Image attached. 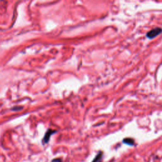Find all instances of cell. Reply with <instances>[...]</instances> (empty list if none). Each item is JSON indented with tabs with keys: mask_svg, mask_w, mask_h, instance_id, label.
<instances>
[{
	"mask_svg": "<svg viewBox=\"0 0 162 162\" xmlns=\"http://www.w3.org/2000/svg\"><path fill=\"white\" fill-rule=\"evenodd\" d=\"M162 33V29L160 27H156L155 29H153L149 32L146 33V37L149 39V40H152V39L155 38L159 36L160 34Z\"/></svg>",
	"mask_w": 162,
	"mask_h": 162,
	"instance_id": "obj_1",
	"label": "cell"
},
{
	"mask_svg": "<svg viewBox=\"0 0 162 162\" xmlns=\"http://www.w3.org/2000/svg\"><path fill=\"white\" fill-rule=\"evenodd\" d=\"M122 143L128 145V146H134V144H135L134 139L133 138H131V137L124 138V139H123Z\"/></svg>",
	"mask_w": 162,
	"mask_h": 162,
	"instance_id": "obj_3",
	"label": "cell"
},
{
	"mask_svg": "<svg viewBox=\"0 0 162 162\" xmlns=\"http://www.w3.org/2000/svg\"><path fill=\"white\" fill-rule=\"evenodd\" d=\"M52 162H62V161H61V159L60 158H55V159H53Z\"/></svg>",
	"mask_w": 162,
	"mask_h": 162,
	"instance_id": "obj_4",
	"label": "cell"
},
{
	"mask_svg": "<svg viewBox=\"0 0 162 162\" xmlns=\"http://www.w3.org/2000/svg\"><path fill=\"white\" fill-rule=\"evenodd\" d=\"M99 162H102V161H99Z\"/></svg>",
	"mask_w": 162,
	"mask_h": 162,
	"instance_id": "obj_5",
	"label": "cell"
},
{
	"mask_svg": "<svg viewBox=\"0 0 162 162\" xmlns=\"http://www.w3.org/2000/svg\"><path fill=\"white\" fill-rule=\"evenodd\" d=\"M56 131H53V130H51V129H49L47 132L46 133L45 136H44L43 139V143L44 144H46L49 142V139H50V137H51V136L52 134H53L54 133H55Z\"/></svg>",
	"mask_w": 162,
	"mask_h": 162,
	"instance_id": "obj_2",
	"label": "cell"
}]
</instances>
